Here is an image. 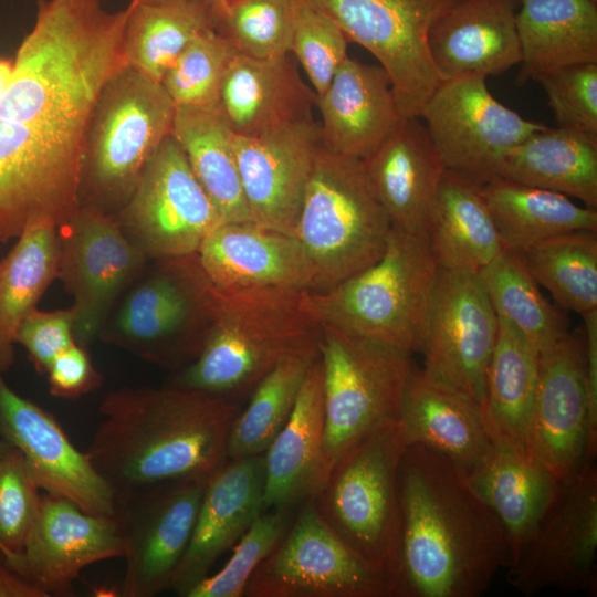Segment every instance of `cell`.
Masks as SVG:
<instances>
[{
    "label": "cell",
    "instance_id": "1",
    "mask_svg": "<svg viewBox=\"0 0 597 597\" xmlns=\"http://www.w3.org/2000/svg\"><path fill=\"white\" fill-rule=\"evenodd\" d=\"M509 563L507 534L468 472L430 448L408 446L384 569L392 597H478Z\"/></svg>",
    "mask_w": 597,
    "mask_h": 597
},
{
    "label": "cell",
    "instance_id": "2",
    "mask_svg": "<svg viewBox=\"0 0 597 597\" xmlns=\"http://www.w3.org/2000/svg\"><path fill=\"white\" fill-rule=\"evenodd\" d=\"M237 400L166 384L108 391L87 454L115 496L207 480L227 460Z\"/></svg>",
    "mask_w": 597,
    "mask_h": 597
},
{
    "label": "cell",
    "instance_id": "3",
    "mask_svg": "<svg viewBox=\"0 0 597 597\" xmlns=\"http://www.w3.org/2000/svg\"><path fill=\"white\" fill-rule=\"evenodd\" d=\"M130 8L111 12L102 0H39L0 98V117L83 138L103 88L128 66Z\"/></svg>",
    "mask_w": 597,
    "mask_h": 597
},
{
    "label": "cell",
    "instance_id": "4",
    "mask_svg": "<svg viewBox=\"0 0 597 597\" xmlns=\"http://www.w3.org/2000/svg\"><path fill=\"white\" fill-rule=\"evenodd\" d=\"M302 295L220 291V306L199 356L166 384L237 400L277 364L320 357L321 327Z\"/></svg>",
    "mask_w": 597,
    "mask_h": 597
},
{
    "label": "cell",
    "instance_id": "5",
    "mask_svg": "<svg viewBox=\"0 0 597 597\" xmlns=\"http://www.w3.org/2000/svg\"><path fill=\"white\" fill-rule=\"evenodd\" d=\"M437 271L428 234L391 227L374 264L328 290L303 293L300 304L318 325L420 353Z\"/></svg>",
    "mask_w": 597,
    "mask_h": 597
},
{
    "label": "cell",
    "instance_id": "6",
    "mask_svg": "<svg viewBox=\"0 0 597 597\" xmlns=\"http://www.w3.org/2000/svg\"><path fill=\"white\" fill-rule=\"evenodd\" d=\"M219 306L220 291L197 252L149 259L108 312L98 339L177 371L199 356Z\"/></svg>",
    "mask_w": 597,
    "mask_h": 597
},
{
    "label": "cell",
    "instance_id": "7",
    "mask_svg": "<svg viewBox=\"0 0 597 597\" xmlns=\"http://www.w3.org/2000/svg\"><path fill=\"white\" fill-rule=\"evenodd\" d=\"M390 231L362 161L320 144L294 232L314 271L312 291L328 290L374 264Z\"/></svg>",
    "mask_w": 597,
    "mask_h": 597
},
{
    "label": "cell",
    "instance_id": "8",
    "mask_svg": "<svg viewBox=\"0 0 597 597\" xmlns=\"http://www.w3.org/2000/svg\"><path fill=\"white\" fill-rule=\"evenodd\" d=\"M176 105L161 83L127 66L100 94L84 133L80 205L115 214L170 134Z\"/></svg>",
    "mask_w": 597,
    "mask_h": 597
},
{
    "label": "cell",
    "instance_id": "9",
    "mask_svg": "<svg viewBox=\"0 0 597 597\" xmlns=\"http://www.w3.org/2000/svg\"><path fill=\"white\" fill-rule=\"evenodd\" d=\"M320 327L324 398L321 489L353 444L383 423L399 419L415 367L411 354L395 346L336 326Z\"/></svg>",
    "mask_w": 597,
    "mask_h": 597
},
{
    "label": "cell",
    "instance_id": "10",
    "mask_svg": "<svg viewBox=\"0 0 597 597\" xmlns=\"http://www.w3.org/2000/svg\"><path fill=\"white\" fill-rule=\"evenodd\" d=\"M408 446L399 419L383 423L338 459L312 499L338 537L383 574L396 526L398 467Z\"/></svg>",
    "mask_w": 597,
    "mask_h": 597
},
{
    "label": "cell",
    "instance_id": "11",
    "mask_svg": "<svg viewBox=\"0 0 597 597\" xmlns=\"http://www.w3.org/2000/svg\"><path fill=\"white\" fill-rule=\"evenodd\" d=\"M325 14L388 73L402 117H420L441 83L430 55L433 23L460 0H300Z\"/></svg>",
    "mask_w": 597,
    "mask_h": 597
},
{
    "label": "cell",
    "instance_id": "12",
    "mask_svg": "<svg viewBox=\"0 0 597 597\" xmlns=\"http://www.w3.org/2000/svg\"><path fill=\"white\" fill-rule=\"evenodd\" d=\"M83 142L0 117V243L38 219L59 226L78 208Z\"/></svg>",
    "mask_w": 597,
    "mask_h": 597
},
{
    "label": "cell",
    "instance_id": "13",
    "mask_svg": "<svg viewBox=\"0 0 597 597\" xmlns=\"http://www.w3.org/2000/svg\"><path fill=\"white\" fill-rule=\"evenodd\" d=\"M243 596L392 597V591L386 576L344 543L308 500L252 573Z\"/></svg>",
    "mask_w": 597,
    "mask_h": 597
},
{
    "label": "cell",
    "instance_id": "14",
    "mask_svg": "<svg viewBox=\"0 0 597 597\" xmlns=\"http://www.w3.org/2000/svg\"><path fill=\"white\" fill-rule=\"evenodd\" d=\"M597 468L586 462L562 480L506 579L524 595L546 588L597 593Z\"/></svg>",
    "mask_w": 597,
    "mask_h": 597
},
{
    "label": "cell",
    "instance_id": "15",
    "mask_svg": "<svg viewBox=\"0 0 597 597\" xmlns=\"http://www.w3.org/2000/svg\"><path fill=\"white\" fill-rule=\"evenodd\" d=\"M113 217L150 259L195 253L222 223L171 134L147 160L128 200Z\"/></svg>",
    "mask_w": 597,
    "mask_h": 597
},
{
    "label": "cell",
    "instance_id": "16",
    "mask_svg": "<svg viewBox=\"0 0 597 597\" xmlns=\"http://www.w3.org/2000/svg\"><path fill=\"white\" fill-rule=\"evenodd\" d=\"M420 118L446 169L480 185L498 177L511 148L546 127L500 103L478 74L441 81Z\"/></svg>",
    "mask_w": 597,
    "mask_h": 597
},
{
    "label": "cell",
    "instance_id": "17",
    "mask_svg": "<svg viewBox=\"0 0 597 597\" xmlns=\"http://www.w3.org/2000/svg\"><path fill=\"white\" fill-rule=\"evenodd\" d=\"M59 275L72 295L74 338L87 347L124 290L150 259L121 229L112 214L78 208L56 227Z\"/></svg>",
    "mask_w": 597,
    "mask_h": 597
},
{
    "label": "cell",
    "instance_id": "18",
    "mask_svg": "<svg viewBox=\"0 0 597 597\" xmlns=\"http://www.w3.org/2000/svg\"><path fill=\"white\" fill-rule=\"evenodd\" d=\"M537 371L527 455L562 481L594 462L597 452L583 327L540 350Z\"/></svg>",
    "mask_w": 597,
    "mask_h": 597
},
{
    "label": "cell",
    "instance_id": "19",
    "mask_svg": "<svg viewBox=\"0 0 597 597\" xmlns=\"http://www.w3.org/2000/svg\"><path fill=\"white\" fill-rule=\"evenodd\" d=\"M208 480L168 482L115 496L125 561L122 596L153 597L170 588Z\"/></svg>",
    "mask_w": 597,
    "mask_h": 597
},
{
    "label": "cell",
    "instance_id": "20",
    "mask_svg": "<svg viewBox=\"0 0 597 597\" xmlns=\"http://www.w3.org/2000/svg\"><path fill=\"white\" fill-rule=\"evenodd\" d=\"M499 322L478 272L438 268L421 348L423 369L480 407Z\"/></svg>",
    "mask_w": 597,
    "mask_h": 597
},
{
    "label": "cell",
    "instance_id": "21",
    "mask_svg": "<svg viewBox=\"0 0 597 597\" xmlns=\"http://www.w3.org/2000/svg\"><path fill=\"white\" fill-rule=\"evenodd\" d=\"M0 438L21 451L35 483L87 513L115 514V492L56 418L20 396L0 374Z\"/></svg>",
    "mask_w": 597,
    "mask_h": 597
},
{
    "label": "cell",
    "instance_id": "22",
    "mask_svg": "<svg viewBox=\"0 0 597 597\" xmlns=\"http://www.w3.org/2000/svg\"><path fill=\"white\" fill-rule=\"evenodd\" d=\"M320 123H295L232 145L251 221L294 235L317 149Z\"/></svg>",
    "mask_w": 597,
    "mask_h": 597
},
{
    "label": "cell",
    "instance_id": "23",
    "mask_svg": "<svg viewBox=\"0 0 597 597\" xmlns=\"http://www.w3.org/2000/svg\"><path fill=\"white\" fill-rule=\"evenodd\" d=\"M114 515L87 513L71 501L41 493L36 517L21 554L10 566L50 596H70L87 566L123 557Z\"/></svg>",
    "mask_w": 597,
    "mask_h": 597
},
{
    "label": "cell",
    "instance_id": "24",
    "mask_svg": "<svg viewBox=\"0 0 597 597\" xmlns=\"http://www.w3.org/2000/svg\"><path fill=\"white\" fill-rule=\"evenodd\" d=\"M197 254L221 292L302 295L313 290L314 271L298 240L253 221L220 223Z\"/></svg>",
    "mask_w": 597,
    "mask_h": 597
},
{
    "label": "cell",
    "instance_id": "25",
    "mask_svg": "<svg viewBox=\"0 0 597 597\" xmlns=\"http://www.w3.org/2000/svg\"><path fill=\"white\" fill-rule=\"evenodd\" d=\"M263 454L227 459L209 478L170 589L187 597L263 511Z\"/></svg>",
    "mask_w": 597,
    "mask_h": 597
},
{
    "label": "cell",
    "instance_id": "26",
    "mask_svg": "<svg viewBox=\"0 0 597 597\" xmlns=\"http://www.w3.org/2000/svg\"><path fill=\"white\" fill-rule=\"evenodd\" d=\"M360 161L391 227L428 234L446 167L420 117H402Z\"/></svg>",
    "mask_w": 597,
    "mask_h": 597
},
{
    "label": "cell",
    "instance_id": "27",
    "mask_svg": "<svg viewBox=\"0 0 597 597\" xmlns=\"http://www.w3.org/2000/svg\"><path fill=\"white\" fill-rule=\"evenodd\" d=\"M320 140L327 150L359 160L374 153L402 118L381 65L347 56L317 96Z\"/></svg>",
    "mask_w": 597,
    "mask_h": 597
},
{
    "label": "cell",
    "instance_id": "28",
    "mask_svg": "<svg viewBox=\"0 0 597 597\" xmlns=\"http://www.w3.org/2000/svg\"><path fill=\"white\" fill-rule=\"evenodd\" d=\"M521 0H460L431 27L428 44L441 80L496 76L521 63Z\"/></svg>",
    "mask_w": 597,
    "mask_h": 597
},
{
    "label": "cell",
    "instance_id": "29",
    "mask_svg": "<svg viewBox=\"0 0 597 597\" xmlns=\"http://www.w3.org/2000/svg\"><path fill=\"white\" fill-rule=\"evenodd\" d=\"M315 100L291 53L261 60L238 52L226 72L218 108L234 135L254 137L314 119Z\"/></svg>",
    "mask_w": 597,
    "mask_h": 597
},
{
    "label": "cell",
    "instance_id": "30",
    "mask_svg": "<svg viewBox=\"0 0 597 597\" xmlns=\"http://www.w3.org/2000/svg\"><path fill=\"white\" fill-rule=\"evenodd\" d=\"M399 421L409 446L430 448L468 473L482 464L494 449L480 405L423 368H413L408 379Z\"/></svg>",
    "mask_w": 597,
    "mask_h": 597
},
{
    "label": "cell",
    "instance_id": "31",
    "mask_svg": "<svg viewBox=\"0 0 597 597\" xmlns=\"http://www.w3.org/2000/svg\"><path fill=\"white\" fill-rule=\"evenodd\" d=\"M324 433L323 369L311 365L294 409L263 453V511L295 509L320 490Z\"/></svg>",
    "mask_w": 597,
    "mask_h": 597
},
{
    "label": "cell",
    "instance_id": "32",
    "mask_svg": "<svg viewBox=\"0 0 597 597\" xmlns=\"http://www.w3.org/2000/svg\"><path fill=\"white\" fill-rule=\"evenodd\" d=\"M498 322L485 375L482 419L494 447L528 457L538 352L511 322L500 316Z\"/></svg>",
    "mask_w": 597,
    "mask_h": 597
},
{
    "label": "cell",
    "instance_id": "33",
    "mask_svg": "<svg viewBox=\"0 0 597 597\" xmlns=\"http://www.w3.org/2000/svg\"><path fill=\"white\" fill-rule=\"evenodd\" d=\"M517 83L565 65L597 63V0H521Z\"/></svg>",
    "mask_w": 597,
    "mask_h": 597
},
{
    "label": "cell",
    "instance_id": "34",
    "mask_svg": "<svg viewBox=\"0 0 597 597\" xmlns=\"http://www.w3.org/2000/svg\"><path fill=\"white\" fill-rule=\"evenodd\" d=\"M498 177L558 192L596 209L597 140L546 126L504 155Z\"/></svg>",
    "mask_w": 597,
    "mask_h": 597
},
{
    "label": "cell",
    "instance_id": "35",
    "mask_svg": "<svg viewBox=\"0 0 597 597\" xmlns=\"http://www.w3.org/2000/svg\"><path fill=\"white\" fill-rule=\"evenodd\" d=\"M429 245L440 269L480 271L504 249L481 185L446 169Z\"/></svg>",
    "mask_w": 597,
    "mask_h": 597
},
{
    "label": "cell",
    "instance_id": "36",
    "mask_svg": "<svg viewBox=\"0 0 597 597\" xmlns=\"http://www.w3.org/2000/svg\"><path fill=\"white\" fill-rule=\"evenodd\" d=\"M57 224L30 222L0 260V374L15 360L17 334L59 275Z\"/></svg>",
    "mask_w": 597,
    "mask_h": 597
},
{
    "label": "cell",
    "instance_id": "37",
    "mask_svg": "<svg viewBox=\"0 0 597 597\" xmlns=\"http://www.w3.org/2000/svg\"><path fill=\"white\" fill-rule=\"evenodd\" d=\"M481 192L503 247L513 252L562 233L597 231V210L565 195L500 177L481 185Z\"/></svg>",
    "mask_w": 597,
    "mask_h": 597
},
{
    "label": "cell",
    "instance_id": "38",
    "mask_svg": "<svg viewBox=\"0 0 597 597\" xmlns=\"http://www.w3.org/2000/svg\"><path fill=\"white\" fill-rule=\"evenodd\" d=\"M468 474L507 534L511 562L533 533L561 481L528 457L496 447Z\"/></svg>",
    "mask_w": 597,
    "mask_h": 597
},
{
    "label": "cell",
    "instance_id": "39",
    "mask_svg": "<svg viewBox=\"0 0 597 597\" xmlns=\"http://www.w3.org/2000/svg\"><path fill=\"white\" fill-rule=\"evenodd\" d=\"M170 134L222 222L251 221L233 151V133L219 108L176 106Z\"/></svg>",
    "mask_w": 597,
    "mask_h": 597
},
{
    "label": "cell",
    "instance_id": "40",
    "mask_svg": "<svg viewBox=\"0 0 597 597\" xmlns=\"http://www.w3.org/2000/svg\"><path fill=\"white\" fill-rule=\"evenodd\" d=\"M130 3L124 39L127 65L158 83L195 38L216 27L208 0Z\"/></svg>",
    "mask_w": 597,
    "mask_h": 597
},
{
    "label": "cell",
    "instance_id": "41",
    "mask_svg": "<svg viewBox=\"0 0 597 597\" xmlns=\"http://www.w3.org/2000/svg\"><path fill=\"white\" fill-rule=\"evenodd\" d=\"M478 274L496 315L515 325L537 352L569 333L565 315L542 294L517 253L504 248Z\"/></svg>",
    "mask_w": 597,
    "mask_h": 597
},
{
    "label": "cell",
    "instance_id": "42",
    "mask_svg": "<svg viewBox=\"0 0 597 597\" xmlns=\"http://www.w3.org/2000/svg\"><path fill=\"white\" fill-rule=\"evenodd\" d=\"M517 254L563 308L580 316L597 310V231L557 234Z\"/></svg>",
    "mask_w": 597,
    "mask_h": 597
},
{
    "label": "cell",
    "instance_id": "43",
    "mask_svg": "<svg viewBox=\"0 0 597 597\" xmlns=\"http://www.w3.org/2000/svg\"><path fill=\"white\" fill-rule=\"evenodd\" d=\"M317 358L293 357L277 364L251 391L230 429L227 459L263 454L289 420L303 381Z\"/></svg>",
    "mask_w": 597,
    "mask_h": 597
},
{
    "label": "cell",
    "instance_id": "44",
    "mask_svg": "<svg viewBox=\"0 0 597 597\" xmlns=\"http://www.w3.org/2000/svg\"><path fill=\"white\" fill-rule=\"evenodd\" d=\"M296 0H227L214 29L239 53L275 59L290 53Z\"/></svg>",
    "mask_w": 597,
    "mask_h": 597
},
{
    "label": "cell",
    "instance_id": "45",
    "mask_svg": "<svg viewBox=\"0 0 597 597\" xmlns=\"http://www.w3.org/2000/svg\"><path fill=\"white\" fill-rule=\"evenodd\" d=\"M237 49L214 28L195 38L161 84L176 106L218 108L226 72Z\"/></svg>",
    "mask_w": 597,
    "mask_h": 597
},
{
    "label": "cell",
    "instance_id": "46",
    "mask_svg": "<svg viewBox=\"0 0 597 597\" xmlns=\"http://www.w3.org/2000/svg\"><path fill=\"white\" fill-rule=\"evenodd\" d=\"M293 516L294 509L262 511L234 545L226 565L197 584L187 597L243 596L252 573L281 541Z\"/></svg>",
    "mask_w": 597,
    "mask_h": 597
},
{
    "label": "cell",
    "instance_id": "47",
    "mask_svg": "<svg viewBox=\"0 0 597 597\" xmlns=\"http://www.w3.org/2000/svg\"><path fill=\"white\" fill-rule=\"evenodd\" d=\"M20 450L0 457V556L13 564L36 517L41 493Z\"/></svg>",
    "mask_w": 597,
    "mask_h": 597
},
{
    "label": "cell",
    "instance_id": "48",
    "mask_svg": "<svg viewBox=\"0 0 597 597\" xmlns=\"http://www.w3.org/2000/svg\"><path fill=\"white\" fill-rule=\"evenodd\" d=\"M347 42L328 17L296 0L290 53L303 66L317 96L326 91L348 56Z\"/></svg>",
    "mask_w": 597,
    "mask_h": 597
},
{
    "label": "cell",
    "instance_id": "49",
    "mask_svg": "<svg viewBox=\"0 0 597 597\" xmlns=\"http://www.w3.org/2000/svg\"><path fill=\"white\" fill-rule=\"evenodd\" d=\"M541 84L557 127L597 140V63H577L546 71Z\"/></svg>",
    "mask_w": 597,
    "mask_h": 597
},
{
    "label": "cell",
    "instance_id": "50",
    "mask_svg": "<svg viewBox=\"0 0 597 597\" xmlns=\"http://www.w3.org/2000/svg\"><path fill=\"white\" fill-rule=\"evenodd\" d=\"M73 328L74 312L71 306L50 312L35 308L22 322L17 344L24 347L36 371L46 374L54 358L76 343Z\"/></svg>",
    "mask_w": 597,
    "mask_h": 597
},
{
    "label": "cell",
    "instance_id": "51",
    "mask_svg": "<svg viewBox=\"0 0 597 597\" xmlns=\"http://www.w3.org/2000/svg\"><path fill=\"white\" fill-rule=\"evenodd\" d=\"M46 374L50 394L63 399H76L96 390L103 383V377L93 366L86 347L77 343L60 353Z\"/></svg>",
    "mask_w": 597,
    "mask_h": 597
},
{
    "label": "cell",
    "instance_id": "52",
    "mask_svg": "<svg viewBox=\"0 0 597 597\" xmlns=\"http://www.w3.org/2000/svg\"><path fill=\"white\" fill-rule=\"evenodd\" d=\"M582 317L590 410L593 418L597 421V310Z\"/></svg>",
    "mask_w": 597,
    "mask_h": 597
},
{
    "label": "cell",
    "instance_id": "53",
    "mask_svg": "<svg viewBox=\"0 0 597 597\" xmlns=\"http://www.w3.org/2000/svg\"><path fill=\"white\" fill-rule=\"evenodd\" d=\"M0 597H49V595L0 557Z\"/></svg>",
    "mask_w": 597,
    "mask_h": 597
},
{
    "label": "cell",
    "instance_id": "54",
    "mask_svg": "<svg viewBox=\"0 0 597 597\" xmlns=\"http://www.w3.org/2000/svg\"><path fill=\"white\" fill-rule=\"evenodd\" d=\"M12 72L13 63L7 60H0V98L9 86Z\"/></svg>",
    "mask_w": 597,
    "mask_h": 597
},
{
    "label": "cell",
    "instance_id": "55",
    "mask_svg": "<svg viewBox=\"0 0 597 597\" xmlns=\"http://www.w3.org/2000/svg\"><path fill=\"white\" fill-rule=\"evenodd\" d=\"M212 9L214 19H217L226 7L227 0H208Z\"/></svg>",
    "mask_w": 597,
    "mask_h": 597
},
{
    "label": "cell",
    "instance_id": "56",
    "mask_svg": "<svg viewBox=\"0 0 597 597\" xmlns=\"http://www.w3.org/2000/svg\"><path fill=\"white\" fill-rule=\"evenodd\" d=\"M11 448L13 447L10 443L0 438V457L7 453Z\"/></svg>",
    "mask_w": 597,
    "mask_h": 597
}]
</instances>
